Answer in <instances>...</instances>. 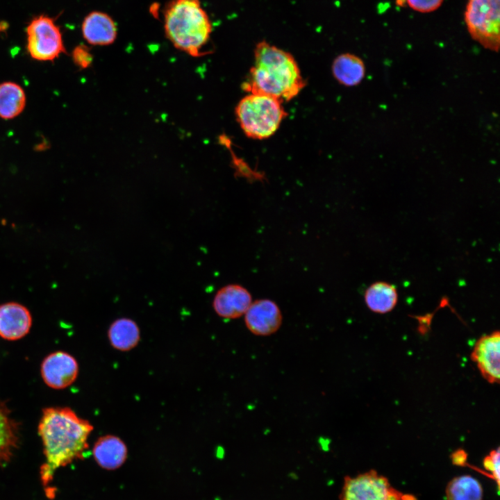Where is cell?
<instances>
[{
  "label": "cell",
  "mask_w": 500,
  "mask_h": 500,
  "mask_svg": "<svg viewBox=\"0 0 500 500\" xmlns=\"http://www.w3.org/2000/svg\"><path fill=\"white\" fill-rule=\"evenodd\" d=\"M444 0H406V4L413 10L428 13L438 9Z\"/></svg>",
  "instance_id": "cell-21"
},
{
  "label": "cell",
  "mask_w": 500,
  "mask_h": 500,
  "mask_svg": "<svg viewBox=\"0 0 500 500\" xmlns=\"http://www.w3.org/2000/svg\"><path fill=\"white\" fill-rule=\"evenodd\" d=\"M244 325L252 335L268 337L276 333L283 323L278 305L269 299L253 301L244 315Z\"/></svg>",
  "instance_id": "cell-8"
},
{
  "label": "cell",
  "mask_w": 500,
  "mask_h": 500,
  "mask_svg": "<svg viewBox=\"0 0 500 500\" xmlns=\"http://www.w3.org/2000/svg\"><path fill=\"white\" fill-rule=\"evenodd\" d=\"M499 448L490 451V454L483 460L484 467L490 472L492 478L499 484Z\"/></svg>",
  "instance_id": "cell-23"
},
{
  "label": "cell",
  "mask_w": 500,
  "mask_h": 500,
  "mask_svg": "<svg viewBox=\"0 0 500 500\" xmlns=\"http://www.w3.org/2000/svg\"><path fill=\"white\" fill-rule=\"evenodd\" d=\"M19 440L18 424L5 403L0 401V465L10 460Z\"/></svg>",
  "instance_id": "cell-18"
},
{
  "label": "cell",
  "mask_w": 500,
  "mask_h": 500,
  "mask_svg": "<svg viewBox=\"0 0 500 500\" xmlns=\"http://www.w3.org/2000/svg\"><path fill=\"white\" fill-rule=\"evenodd\" d=\"M27 50L40 61L53 60L65 52L60 27L47 15L34 17L26 28Z\"/></svg>",
  "instance_id": "cell-7"
},
{
  "label": "cell",
  "mask_w": 500,
  "mask_h": 500,
  "mask_svg": "<svg viewBox=\"0 0 500 500\" xmlns=\"http://www.w3.org/2000/svg\"><path fill=\"white\" fill-rule=\"evenodd\" d=\"M81 30L84 39L92 45L111 44L117 35L115 21L109 15L101 11L90 12L83 19Z\"/></svg>",
  "instance_id": "cell-13"
},
{
  "label": "cell",
  "mask_w": 500,
  "mask_h": 500,
  "mask_svg": "<svg viewBox=\"0 0 500 500\" xmlns=\"http://www.w3.org/2000/svg\"><path fill=\"white\" fill-rule=\"evenodd\" d=\"M451 458L453 464L464 465L466 462L467 456L464 450L458 449L452 453Z\"/></svg>",
  "instance_id": "cell-24"
},
{
  "label": "cell",
  "mask_w": 500,
  "mask_h": 500,
  "mask_svg": "<svg viewBox=\"0 0 500 500\" xmlns=\"http://www.w3.org/2000/svg\"><path fill=\"white\" fill-rule=\"evenodd\" d=\"M367 308L374 312L385 314L392 311L398 301L396 287L385 281L371 284L364 294Z\"/></svg>",
  "instance_id": "cell-17"
},
{
  "label": "cell",
  "mask_w": 500,
  "mask_h": 500,
  "mask_svg": "<svg viewBox=\"0 0 500 500\" xmlns=\"http://www.w3.org/2000/svg\"><path fill=\"white\" fill-rule=\"evenodd\" d=\"M447 500H482L483 489L480 482L470 475L453 478L445 489Z\"/></svg>",
  "instance_id": "cell-19"
},
{
  "label": "cell",
  "mask_w": 500,
  "mask_h": 500,
  "mask_svg": "<svg viewBox=\"0 0 500 500\" xmlns=\"http://www.w3.org/2000/svg\"><path fill=\"white\" fill-rule=\"evenodd\" d=\"M32 316L28 309L16 302L0 305V337L7 340H17L29 332Z\"/></svg>",
  "instance_id": "cell-12"
},
{
  "label": "cell",
  "mask_w": 500,
  "mask_h": 500,
  "mask_svg": "<svg viewBox=\"0 0 500 500\" xmlns=\"http://www.w3.org/2000/svg\"><path fill=\"white\" fill-rule=\"evenodd\" d=\"M332 72L339 83L346 87H354L361 83L365 77L366 67L363 60L356 55L344 53L338 56L332 65Z\"/></svg>",
  "instance_id": "cell-15"
},
{
  "label": "cell",
  "mask_w": 500,
  "mask_h": 500,
  "mask_svg": "<svg viewBox=\"0 0 500 500\" xmlns=\"http://www.w3.org/2000/svg\"><path fill=\"white\" fill-rule=\"evenodd\" d=\"M249 291L240 284L231 283L219 288L212 299V308L220 317L235 319L244 316L252 303Z\"/></svg>",
  "instance_id": "cell-11"
},
{
  "label": "cell",
  "mask_w": 500,
  "mask_h": 500,
  "mask_svg": "<svg viewBox=\"0 0 500 500\" xmlns=\"http://www.w3.org/2000/svg\"><path fill=\"white\" fill-rule=\"evenodd\" d=\"M92 430L93 426L89 421L78 417L69 408L49 407L42 410L38 434L42 442L45 462L40 472L49 498L55 492L49 485L55 472L83 458Z\"/></svg>",
  "instance_id": "cell-1"
},
{
  "label": "cell",
  "mask_w": 500,
  "mask_h": 500,
  "mask_svg": "<svg viewBox=\"0 0 500 500\" xmlns=\"http://www.w3.org/2000/svg\"><path fill=\"white\" fill-rule=\"evenodd\" d=\"M74 63L81 69L88 67L92 62V55L88 47L81 44L75 47L72 52Z\"/></svg>",
  "instance_id": "cell-22"
},
{
  "label": "cell",
  "mask_w": 500,
  "mask_h": 500,
  "mask_svg": "<svg viewBox=\"0 0 500 500\" xmlns=\"http://www.w3.org/2000/svg\"><path fill=\"white\" fill-rule=\"evenodd\" d=\"M108 338L114 349L128 351L139 343L140 328L134 320L127 317H120L110 325Z\"/></svg>",
  "instance_id": "cell-16"
},
{
  "label": "cell",
  "mask_w": 500,
  "mask_h": 500,
  "mask_svg": "<svg viewBox=\"0 0 500 500\" xmlns=\"http://www.w3.org/2000/svg\"><path fill=\"white\" fill-rule=\"evenodd\" d=\"M340 500H417L393 488L389 480L376 471H369L344 478Z\"/></svg>",
  "instance_id": "cell-6"
},
{
  "label": "cell",
  "mask_w": 500,
  "mask_h": 500,
  "mask_svg": "<svg viewBox=\"0 0 500 500\" xmlns=\"http://www.w3.org/2000/svg\"><path fill=\"white\" fill-rule=\"evenodd\" d=\"M282 102L261 94H249L235 108L237 120L249 138L262 140L272 136L288 115Z\"/></svg>",
  "instance_id": "cell-4"
},
{
  "label": "cell",
  "mask_w": 500,
  "mask_h": 500,
  "mask_svg": "<svg viewBox=\"0 0 500 500\" xmlns=\"http://www.w3.org/2000/svg\"><path fill=\"white\" fill-rule=\"evenodd\" d=\"M294 57L288 52L262 41L254 51V64L242 89L249 94H261L282 103L295 97L305 87Z\"/></svg>",
  "instance_id": "cell-2"
},
{
  "label": "cell",
  "mask_w": 500,
  "mask_h": 500,
  "mask_svg": "<svg viewBox=\"0 0 500 500\" xmlns=\"http://www.w3.org/2000/svg\"><path fill=\"white\" fill-rule=\"evenodd\" d=\"M471 358L483 377L490 383L500 378V333L498 331L481 337L476 342Z\"/></svg>",
  "instance_id": "cell-10"
},
{
  "label": "cell",
  "mask_w": 500,
  "mask_h": 500,
  "mask_svg": "<svg viewBox=\"0 0 500 500\" xmlns=\"http://www.w3.org/2000/svg\"><path fill=\"white\" fill-rule=\"evenodd\" d=\"M464 20L471 38L485 49L500 46V0H467Z\"/></svg>",
  "instance_id": "cell-5"
},
{
  "label": "cell",
  "mask_w": 500,
  "mask_h": 500,
  "mask_svg": "<svg viewBox=\"0 0 500 500\" xmlns=\"http://www.w3.org/2000/svg\"><path fill=\"white\" fill-rule=\"evenodd\" d=\"M163 14L166 38L175 48L194 57L205 53L212 25L199 0H172Z\"/></svg>",
  "instance_id": "cell-3"
},
{
  "label": "cell",
  "mask_w": 500,
  "mask_h": 500,
  "mask_svg": "<svg viewBox=\"0 0 500 500\" xmlns=\"http://www.w3.org/2000/svg\"><path fill=\"white\" fill-rule=\"evenodd\" d=\"M396 3L399 6H402L406 3V0H396Z\"/></svg>",
  "instance_id": "cell-25"
},
{
  "label": "cell",
  "mask_w": 500,
  "mask_h": 500,
  "mask_svg": "<svg viewBox=\"0 0 500 500\" xmlns=\"http://www.w3.org/2000/svg\"><path fill=\"white\" fill-rule=\"evenodd\" d=\"M41 376L44 382L53 389H64L77 378L78 365L68 353L58 351L48 355L41 364Z\"/></svg>",
  "instance_id": "cell-9"
},
{
  "label": "cell",
  "mask_w": 500,
  "mask_h": 500,
  "mask_svg": "<svg viewBox=\"0 0 500 500\" xmlns=\"http://www.w3.org/2000/svg\"><path fill=\"white\" fill-rule=\"evenodd\" d=\"M126 444L119 437L106 435L94 443L92 453L99 466L106 469H115L123 465L127 458Z\"/></svg>",
  "instance_id": "cell-14"
},
{
  "label": "cell",
  "mask_w": 500,
  "mask_h": 500,
  "mask_svg": "<svg viewBox=\"0 0 500 500\" xmlns=\"http://www.w3.org/2000/svg\"><path fill=\"white\" fill-rule=\"evenodd\" d=\"M26 96L21 86L12 82L0 84V117L12 119L23 110Z\"/></svg>",
  "instance_id": "cell-20"
}]
</instances>
